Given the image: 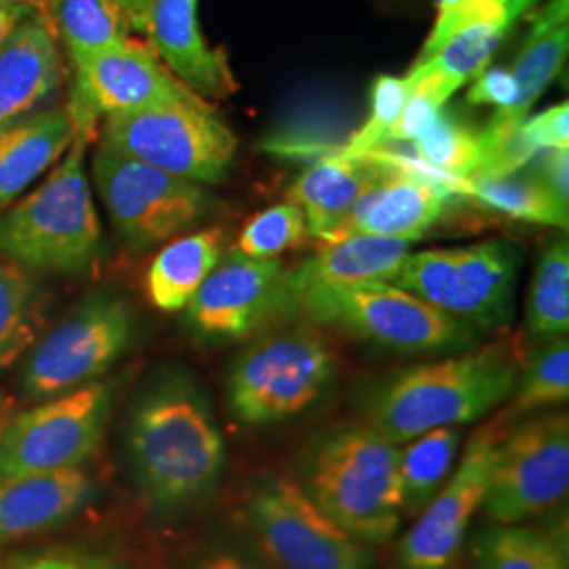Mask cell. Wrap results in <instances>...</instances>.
<instances>
[{"instance_id": "8d00e7d4", "label": "cell", "mask_w": 569, "mask_h": 569, "mask_svg": "<svg viewBox=\"0 0 569 569\" xmlns=\"http://www.w3.org/2000/svg\"><path fill=\"white\" fill-rule=\"evenodd\" d=\"M407 96H409L407 79L380 77L376 84H373L369 119L350 138V142L346 143L345 150H338V152L357 157V154H366V152L382 148L385 142H387L390 127L399 119V114H401V110L406 106Z\"/></svg>"}, {"instance_id": "6da1fadb", "label": "cell", "mask_w": 569, "mask_h": 569, "mask_svg": "<svg viewBox=\"0 0 569 569\" xmlns=\"http://www.w3.org/2000/svg\"><path fill=\"white\" fill-rule=\"evenodd\" d=\"M124 448L143 498L161 512L204 505L222 481V430L203 387L182 369L157 373L138 392Z\"/></svg>"}, {"instance_id": "277c9868", "label": "cell", "mask_w": 569, "mask_h": 569, "mask_svg": "<svg viewBox=\"0 0 569 569\" xmlns=\"http://www.w3.org/2000/svg\"><path fill=\"white\" fill-rule=\"evenodd\" d=\"M91 138L74 136L56 171L0 218V251L28 272L82 274L102 253V228L84 176Z\"/></svg>"}, {"instance_id": "d4e9b609", "label": "cell", "mask_w": 569, "mask_h": 569, "mask_svg": "<svg viewBox=\"0 0 569 569\" xmlns=\"http://www.w3.org/2000/svg\"><path fill=\"white\" fill-rule=\"evenodd\" d=\"M569 0H549L531 26L528 42L510 72L517 98L507 110L496 112V121H526L529 108L559 74L569 42Z\"/></svg>"}, {"instance_id": "7402d4cb", "label": "cell", "mask_w": 569, "mask_h": 569, "mask_svg": "<svg viewBox=\"0 0 569 569\" xmlns=\"http://www.w3.org/2000/svg\"><path fill=\"white\" fill-rule=\"evenodd\" d=\"M411 241L390 237H348L326 247L287 272L289 310L296 296L319 287L392 283L406 262Z\"/></svg>"}, {"instance_id": "7a4b0ae2", "label": "cell", "mask_w": 569, "mask_h": 569, "mask_svg": "<svg viewBox=\"0 0 569 569\" xmlns=\"http://www.w3.org/2000/svg\"><path fill=\"white\" fill-rule=\"evenodd\" d=\"M399 456V446L366 422H345L306 441L291 477L336 526L371 547L388 542L406 517Z\"/></svg>"}, {"instance_id": "44dd1931", "label": "cell", "mask_w": 569, "mask_h": 569, "mask_svg": "<svg viewBox=\"0 0 569 569\" xmlns=\"http://www.w3.org/2000/svg\"><path fill=\"white\" fill-rule=\"evenodd\" d=\"M385 171V163L371 154L350 157L333 152L308 167L289 186L287 201L302 209L310 237L327 243L345 224L357 201L373 183L382 180Z\"/></svg>"}, {"instance_id": "5bb4252c", "label": "cell", "mask_w": 569, "mask_h": 569, "mask_svg": "<svg viewBox=\"0 0 569 569\" xmlns=\"http://www.w3.org/2000/svg\"><path fill=\"white\" fill-rule=\"evenodd\" d=\"M74 68L66 110L74 136L91 140L102 117L197 98L164 68L150 47L131 39Z\"/></svg>"}, {"instance_id": "60d3db41", "label": "cell", "mask_w": 569, "mask_h": 569, "mask_svg": "<svg viewBox=\"0 0 569 569\" xmlns=\"http://www.w3.org/2000/svg\"><path fill=\"white\" fill-rule=\"evenodd\" d=\"M559 203L569 207V152L568 150H545V157L531 171Z\"/></svg>"}, {"instance_id": "d6a6232c", "label": "cell", "mask_w": 569, "mask_h": 569, "mask_svg": "<svg viewBox=\"0 0 569 569\" xmlns=\"http://www.w3.org/2000/svg\"><path fill=\"white\" fill-rule=\"evenodd\" d=\"M416 159L449 180L465 182L479 163V133L449 112H439L427 131L416 140Z\"/></svg>"}, {"instance_id": "52a82bcc", "label": "cell", "mask_w": 569, "mask_h": 569, "mask_svg": "<svg viewBox=\"0 0 569 569\" xmlns=\"http://www.w3.org/2000/svg\"><path fill=\"white\" fill-rule=\"evenodd\" d=\"M519 262L509 241L428 249L407 253L390 284L481 333L509 326Z\"/></svg>"}, {"instance_id": "8fae6325", "label": "cell", "mask_w": 569, "mask_h": 569, "mask_svg": "<svg viewBox=\"0 0 569 569\" xmlns=\"http://www.w3.org/2000/svg\"><path fill=\"white\" fill-rule=\"evenodd\" d=\"M93 180L122 243L143 253L199 224L211 199L203 186L164 173L100 143Z\"/></svg>"}, {"instance_id": "d6986e66", "label": "cell", "mask_w": 569, "mask_h": 569, "mask_svg": "<svg viewBox=\"0 0 569 569\" xmlns=\"http://www.w3.org/2000/svg\"><path fill=\"white\" fill-rule=\"evenodd\" d=\"M61 81L60 41L49 18L34 9L0 47V133L56 96Z\"/></svg>"}, {"instance_id": "e575fe53", "label": "cell", "mask_w": 569, "mask_h": 569, "mask_svg": "<svg viewBox=\"0 0 569 569\" xmlns=\"http://www.w3.org/2000/svg\"><path fill=\"white\" fill-rule=\"evenodd\" d=\"M310 232L298 204H272L243 226L232 251L251 260H277L289 249L308 243Z\"/></svg>"}, {"instance_id": "5b68a950", "label": "cell", "mask_w": 569, "mask_h": 569, "mask_svg": "<svg viewBox=\"0 0 569 569\" xmlns=\"http://www.w3.org/2000/svg\"><path fill=\"white\" fill-rule=\"evenodd\" d=\"M407 355L465 352L479 331L390 283L319 287L293 298L289 315Z\"/></svg>"}, {"instance_id": "74e56055", "label": "cell", "mask_w": 569, "mask_h": 569, "mask_svg": "<svg viewBox=\"0 0 569 569\" xmlns=\"http://www.w3.org/2000/svg\"><path fill=\"white\" fill-rule=\"evenodd\" d=\"M529 140L540 150H568L569 103L552 106L549 110L523 121Z\"/></svg>"}, {"instance_id": "f6af8a7d", "label": "cell", "mask_w": 569, "mask_h": 569, "mask_svg": "<svg viewBox=\"0 0 569 569\" xmlns=\"http://www.w3.org/2000/svg\"><path fill=\"white\" fill-rule=\"evenodd\" d=\"M13 418V399L7 397L2 390H0V435L7 427V422Z\"/></svg>"}, {"instance_id": "484cf974", "label": "cell", "mask_w": 569, "mask_h": 569, "mask_svg": "<svg viewBox=\"0 0 569 569\" xmlns=\"http://www.w3.org/2000/svg\"><path fill=\"white\" fill-rule=\"evenodd\" d=\"M41 11L74 66L121 47L133 28L117 0H44Z\"/></svg>"}, {"instance_id": "9a60e30c", "label": "cell", "mask_w": 569, "mask_h": 569, "mask_svg": "<svg viewBox=\"0 0 569 569\" xmlns=\"http://www.w3.org/2000/svg\"><path fill=\"white\" fill-rule=\"evenodd\" d=\"M382 161L387 171L352 207L345 224L336 230L331 241L348 237H390L420 241L441 220L449 201L462 194V182L449 180L420 163L416 157L395 154L390 150L366 152Z\"/></svg>"}, {"instance_id": "f35d334b", "label": "cell", "mask_w": 569, "mask_h": 569, "mask_svg": "<svg viewBox=\"0 0 569 569\" xmlns=\"http://www.w3.org/2000/svg\"><path fill=\"white\" fill-rule=\"evenodd\" d=\"M515 98H517L515 79L509 70H502V68H489L486 72H481L468 91V102L477 106L491 103V106H498V112L510 108Z\"/></svg>"}, {"instance_id": "c3c4849f", "label": "cell", "mask_w": 569, "mask_h": 569, "mask_svg": "<svg viewBox=\"0 0 569 569\" xmlns=\"http://www.w3.org/2000/svg\"><path fill=\"white\" fill-rule=\"evenodd\" d=\"M30 2H32L37 9H42V4H44V0H30Z\"/></svg>"}, {"instance_id": "30bf717a", "label": "cell", "mask_w": 569, "mask_h": 569, "mask_svg": "<svg viewBox=\"0 0 569 569\" xmlns=\"http://www.w3.org/2000/svg\"><path fill=\"white\" fill-rule=\"evenodd\" d=\"M136 312L114 291L91 293L28 355L21 390L49 401L98 382L133 342Z\"/></svg>"}, {"instance_id": "9c48e42d", "label": "cell", "mask_w": 569, "mask_h": 569, "mask_svg": "<svg viewBox=\"0 0 569 569\" xmlns=\"http://www.w3.org/2000/svg\"><path fill=\"white\" fill-rule=\"evenodd\" d=\"M102 143L197 183H220L237 154V138L201 98L106 117Z\"/></svg>"}, {"instance_id": "3957f363", "label": "cell", "mask_w": 569, "mask_h": 569, "mask_svg": "<svg viewBox=\"0 0 569 569\" xmlns=\"http://www.w3.org/2000/svg\"><path fill=\"white\" fill-rule=\"evenodd\" d=\"M517 378V361L502 348L465 352L373 382L361 390L359 411L390 443L407 446L428 430L481 420L509 399Z\"/></svg>"}, {"instance_id": "8992f818", "label": "cell", "mask_w": 569, "mask_h": 569, "mask_svg": "<svg viewBox=\"0 0 569 569\" xmlns=\"http://www.w3.org/2000/svg\"><path fill=\"white\" fill-rule=\"evenodd\" d=\"M336 376V355L310 327L270 331L234 359L226 380L230 413L247 427L289 420L317 403Z\"/></svg>"}, {"instance_id": "7c38bea8", "label": "cell", "mask_w": 569, "mask_h": 569, "mask_svg": "<svg viewBox=\"0 0 569 569\" xmlns=\"http://www.w3.org/2000/svg\"><path fill=\"white\" fill-rule=\"evenodd\" d=\"M112 390L93 382L13 416L0 435V483L81 468L102 443Z\"/></svg>"}, {"instance_id": "ee69618b", "label": "cell", "mask_w": 569, "mask_h": 569, "mask_svg": "<svg viewBox=\"0 0 569 569\" xmlns=\"http://www.w3.org/2000/svg\"><path fill=\"white\" fill-rule=\"evenodd\" d=\"M117 2H119L122 9H124V13L129 16L131 26L140 30L143 16H146V11H148V7H150V2H152V0H117Z\"/></svg>"}, {"instance_id": "7dc6e473", "label": "cell", "mask_w": 569, "mask_h": 569, "mask_svg": "<svg viewBox=\"0 0 569 569\" xmlns=\"http://www.w3.org/2000/svg\"><path fill=\"white\" fill-rule=\"evenodd\" d=\"M7 4H30V7H34L30 0H0V9L7 7Z\"/></svg>"}, {"instance_id": "4dcf8cb0", "label": "cell", "mask_w": 569, "mask_h": 569, "mask_svg": "<svg viewBox=\"0 0 569 569\" xmlns=\"http://www.w3.org/2000/svg\"><path fill=\"white\" fill-rule=\"evenodd\" d=\"M479 569H568L566 547L528 526H491L472 540Z\"/></svg>"}, {"instance_id": "4316f807", "label": "cell", "mask_w": 569, "mask_h": 569, "mask_svg": "<svg viewBox=\"0 0 569 569\" xmlns=\"http://www.w3.org/2000/svg\"><path fill=\"white\" fill-rule=\"evenodd\" d=\"M523 329L533 346L568 336L569 244L566 237L552 239L538 258L529 284Z\"/></svg>"}, {"instance_id": "681fc988", "label": "cell", "mask_w": 569, "mask_h": 569, "mask_svg": "<svg viewBox=\"0 0 569 569\" xmlns=\"http://www.w3.org/2000/svg\"><path fill=\"white\" fill-rule=\"evenodd\" d=\"M498 2H502V4H505V7H507V2H509V0H498Z\"/></svg>"}, {"instance_id": "ffe728a7", "label": "cell", "mask_w": 569, "mask_h": 569, "mask_svg": "<svg viewBox=\"0 0 569 569\" xmlns=\"http://www.w3.org/2000/svg\"><path fill=\"white\" fill-rule=\"evenodd\" d=\"M93 493L96 483L82 468L0 483V545L60 528L91 502Z\"/></svg>"}, {"instance_id": "f1b7e54d", "label": "cell", "mask_w": 569, "mask_h": 569, "mask_svg": "<svg viewBox=\"0 0 569 569\" xmlns=\"http://www.w3.org/2000/svg\"><path fill=\"white\" fill-rule=\"evenodd\" d=\"M42 326L44 300L39 284L21 266L0 260V371L32 350Z\"/></svg>"}, {"instance_id": "ac0fdd59", "label": "cell", "mask_w": 569, "mask_h": 569, "mask_svg": "<svg viewBox=\"0 0 569 569\" xmlns=\"http://www.w3.org/2000/svg\"><path fill=\"white\" fill-rule=\"evenodd\" d=\"M199 0H152L140 30L164 68L201 100H222L237 91V81L222 51L203 39L197 18Z\"/></svg>"}, {"instance_id": "b9f144b4", "label": "cell", "mask_w": 569, "mask_h": 569, "mask_svg": "<svg viewBox=\"0 0 569 569\" xmlns=\"http://www.w3.org/2000/svg\"><path fill=\"white\" fill-rule=\"evenodd\" d=\"M2 569H117L102 559L70 555V552H47V555H32L20 557Z\"/></svg>"}, {"instance_id": "e0dca14e", "label": "cell", "mask_w": 569, "mask_h": 569, "mask_svg": "<svg viewBox=\"0 0 569 569\" xmlns=\"http://www.w3.org/2000/svg\"><path fill=\"white\" fill-rule=\"evenodd\" d=\"M279 315L289 317L284 266L279 260H251L232 249L188 305L190 327L220 342L244 340Z\"/></svg>"}, {"instance_id": "ba28073f", "label": "cell", "mask_w": 569, "mask_h": 569, "mask_svg": "<svg viewBox=\"0 0 569 569\" xmlns=\"http://www.w3.org/2000/svg\"><path fill=\"white\" fill-rule=\"evenodd\" d=\"M249 540L274 569H371L376 555L336 526L293 477L266 472L247 489Z\"/></svg>"}, {"instance_id": "603a6c76", "label": "cell", "mask_w": 569, "mask_h": 569, "mask_svg": "<svg viewBox=\"0 0 569 569\" xmlns=\"http://www.w3.org/2000/svg\"><path fill=\"white\" fill-rule=\"evenodd\" d=\"M74 140L66 106L21 119L0 133V209L16 201Z\"/></svg>"}, {"instance_id": "d590c367", "label": "cell", "mask_w": 569, "mask_h": 569, "mask_svg": "<svg viewBox=\"0 0 569 569\" xmlns=\"http://www.w3.org/2000/svg\"><path fill=\"white\" fill-rule=\"evenodd\" d=\"M479 163L475 178H507L523 167H528L542 152L536 143L529 140L523 121H496L491 119L483 131H479Z\"/></svg>"}, {"instance_id": "bcb514c9", "label": "cell", "mask_w": 569, "mask_h": 569, "mask_svg": "<svg viewBox=\"0 0 569 569\" xmlns=\"http://www.w3.org/2000/svg\"><path fill=\"white\" fill-rule=\"evenodd\" d=\"M462 0H439V13H443V11H449V9H453V7H458Z\"/></svg>"}, {"instance_id": "ab89813d", "label": "cell", "mask_w": 569, "mask_h": 569, "mask_svg": "<svg viewBox=\"0 0 569 569\" xmlns=\"http://www.w3.org/2000/svg\"><path fill=\"white\" fill-rule=\"evenodd\" d=\"M190 569H274L258 547L249 542H237L220 549L209 550Z\"/></svg>"}, {"instance_id": "83f0119b", "label": "cell", "mask_w": 569, "mask_h": 569, "mask_svg": "<svg viewBox=\"0 0 569 569\" xmlns=\"http://www.w3.org/2000/svg\"><path fill=\"white\" fill-rule=\"evenodd\" d=\"M458 427L428 430L399 456V491L406 517H418L446 486L460 448Z\"/></svg>"}, {"instance_id": "1f68e13d", "label": "cell", "mask_w": 569, "mask_h": 569, "mask_svg": "<svg viewBox=\"0 0 569 569\" xmlns=\"http://www.w3.org/2000/svg\"><path fill=\"white\" fill-rule=\"evenodd\" d=\"M512 392L515 401L510 406L509 416H526L542 407L568 403V336L536 346L523 373H519Z\"/></svg>"}, {"instance_id": "7bdbcfd3", "label": "cell", "mask_w": 569, "mask_h": 569, "mask_svg": "<svg viewBox=\"0 0 569 569\" xmlns=\"http://www.w3.org/2000/svg\"><path fill=\"white\" fill-rule=\"evenodd\" d=\"M37 7L30 4H7L0 9V47L11 34V30L20 23L28 13H32Z\"/></svg>"}, {"instance_id": "cb8c5ba5", "label": "cell", "mask_w": 569, "mask_h": 569, "mask_svg": "<svg viewBox=\"0 0 569 569\" xmlns=\"http://www.w3.org/2000/svg\"><path fill=\"white\" fill-rule=\"evenodd\" d=\"M226 232L220 226L183 234L164 244L146 274L150 305L161 312H180L224 256Z\"/></svg>"}, {"instance_id": "836d02e7", "label": "cell", "mask_w": 569, "mask_h": 569, "mask_svg": "<svg viewBox=\"0 0 569 569\" xmlns=\"http://www.w3.org/2000/svg\"><path fill=\"white\" fill-rule=\"evenodd\" d=\"M512 23L507 20H489L472 23L458 34H453L432 58L418 61L430 72L441 74L446 81L458 89L465 82L483 72L489 58L498 49V44L507 37Z\"/></svg>"}, {"instance_id": "f546056e", "label": "cell", "mask_w": 569, "mask_h": 569, "mask_svg": "<svg viewBox=\"0 0 569 569\" xmlns=\"http://www.w3.org/2000/svg\"><path fill=\"white\" fill-rule=\"evenodd\" d=\"M462 194L475 199L477 203L486 204L489 209L505 213L512 220L531 222V224L555 226L568 228V204L559 203L536 176L529 173H512L507 178H475L465 180Z\"/></svg>"}, {"instance_id": "4fadbf2b", "label": "cell", "mask_w": 569, "mask_h": 569, "mask_svg": "<svg viewBox=\"0 0 569 569\" xmlns=\"http://www.w3.org/2000/svg\"><path fill=\"white\" fill-rule=\"evenodd\" d=\"M568 489V413H545L500 435L481 509L498 526H521L555 509Z\"/></svg>"}, {"instance_id": "2e32d148", "label": "cell", "mask_w": 569, "mask_h": 569, "mask_svg": "<svg viewBox=\"0 0 569 569\" xmlns=\"http://www.w3.org/2000/svg\"><path fill=\"white\" fill-rule=\"evenodd\" d=\"M498 439L496 425L472 435L462 462L399 542V569H449L456 563L470 523L483 507Z\"/></svg>"}]
</instances>
